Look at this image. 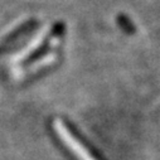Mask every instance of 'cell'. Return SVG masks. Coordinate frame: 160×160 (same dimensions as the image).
Here are the masks:
<instances>
[{"instance_id":"obj_1","label":"cell","mask_w":160,"mask_h":160,"mask_svg":"<svg viewBox=\"0 0 160 160\" xmlns=\"http://www.w3.org/2000/svg\"><path fill=\"white\" fill-rule=\"evenodd\" d=\"M53 128L58 135V138L66 144V146L74 154V156L78 159V160H96L90 152L88 150L85 148L83 144H81L73 134L69 132V130L67 129V126L64 125V122L59 118H56L54 120V124H53Z\"/></svg>"}]
</instances>
